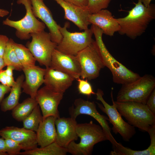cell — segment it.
<instances>
[{"label":"cell","instance_id":"6da1fadb","mask_svg":"<svg viewBox=\"0 0 155 155\" xmlns=\"http://www.w3.org/2000/svg\"><path fill=\"white\" fill-rule=\"evenodd\" d=\"M125 17L117 19L120 28L118 32L132 39L145 32L150 23L155 18V5L145 7L138 0Z\"/></svg>","mask_w":155,"mask_h":155},{"label":"cell","instance_id":"7a4b0ae2","mask_svg":"<svg viewBox=\"0 0 155 155\" xmlns=\"http://www.w3.org/2000/svg\"><path fill=\"white\" fill-rule=\"evenodd\" d=\"M95 38V42L105 66L111 71L113 82L122 85L133 82L139 78V74L129 69L115 59L110 53L102 38L103 32L97 26L91 27Z\"/></svg>","mask_w":155,"mask_h":155},{"label":"cell","instance_id":"3957f363","mask_svg":"<svg viewBox=\"0 0 155 155\" xmlns=\"http://www.w3.org/2000/svg\"><path fill=\"white\" fill-rule=\"evenodd\" d=\"M76 131L80 142H71L66 148L67 152L73 155H90L96 144L108 140L106 134L100 125L92 121L88 123L77 124Z\"/></svg>","mask_w":155,"mask_h":155},{"label":"cell","instance_id":"277c9868","mask_svg":"<svg viewBox=\"0 0 155 155\" xmlns=\"http://www.w3.org/2000/svg\"><path fill=\"white\" fill-rule=\"evenodd\" d=\"M115 102L121 116L134 127L148 132L155 126V115L146 104L133 101Z\"/></svg>","mask_w":155,"mask_h":155},{"label":"cell","instance_id":"5b68a950","mask_svg":"<svg viewBox=\"0 0 155 155\" xmlns=\"http://www.w3.org/2000/svg\"><path fill=\"white\" fill-rule=\"evenodd\" d=\"M155 87L154 77L145 74L133 82L122 85L117 95L116 101H133L146 104Z\"/></svg>","mask_w":155,"mask_h":155},{"label":"cell","instance_id":"8992f818","mask_svg":"<svg viewBox=\"0 0 155 155\" xmlns=\"http://www.w3.org/2000/svg\"><path fill=\"white\" fill-rule=\"evenodd\" d=\"M17 3L25 7L26 10L25 16L17 21L7 18L3 21V24L15 29L16 36L22 40L29 39L31 37V34L44 30L46 26L34 15L30 0H18Z\"/></svg>","mask_w":155,"mask_h":155},{"label":"cell","instance_id":"52a82bcc","mask_svg":"<svg viewBox=\"0 0 155 155\" xmlns=\"http://www.w3.org/2000/svg\"><path fill=\"white\" fill-rule=\"evenodd\" d=\"M69 26V23L67 22L63 27H60L62 38L56 49L65 54L76 56L94 41L92 38L93 32L91 28L81 32H70L67 29Z\"/></svg>","mask_w":155,"mask_h":155},{"label":"cell","instance_id":"ba28073f","mask_svg":"<svg viewBox=\"0 0 155 155\" xmlns=\"http://www.w3.org/2000/svg\"><path fill=\"white\" fill-rule=\"evenodd\" d=\"M96 99L102 104L98 103L100 109L108 116V120L113 125L112 128L115 134L119 133L124 140L128 142L136 133L135 127L125 122L117 110L113 97L112 91L111 96L113 104L110 105L104 99V93L100 89H98L96 93Z\"/></svg>","mask_w":155,"mask_h":155},{"label":"cell","instance_id":"9c48e42d","mask_svg":"<svg viewBox=\"0 0 155 155\" xmlns=\"http://www.w3.org/2000/svg\"><path fill=\"white\" fill-rule=\"evenodd\" d=\"M75 56L80 66L82 79L90 80L97 78L105 67L94 40Z\"/></svg>","mask_w":155,"mask_h":155},{"label":"cell","instance_id":"30bf717a","mask_svg":"<svg viewBox=\"0 0 155 155\" xmlns=\"http://www.w3.org/2000/svg\"><path fill=\"white\" fill-rule=\"evenodd\" d=\"M32 40L26 46L39 64L49 67L52 53L57 44L53 41L49 33L44 30L31 34Z\"/></svg>","mask_w":155,"mask_h":155},{"label":"cell","instance_id":"8fae6325","mask_svg":"<svg viewBox=\"0 0 155 155\" xmlns=\"http://www.w3.org/2000/svg\"><path fill=\"white\" fill-rule=\"evenodd\" d=\"M71 117L76 119L81 115H90L94 119L100 124L106 134L108 140L112 144L113 148L117 142L111 133V129L107 121L108 118L100 114L97 111L96 104L94 102L85 100L81 98L75 100L74 105L69 110Z\"/></svg>","mask_w":155,"mask_h":155},{"label":"cell","instance_id":"7c38bea8","mask_svg":"<svg viewBox=\"0 0 155 155\" xmlns=\"http://www.w3.org/2000/svg\"><path fill=\"white\" fill-rule=\"evenodd\" d=\"M63 93L56 92L46 86L38 89L35 98L41 111L43 119L53 116L60 117L58 106Z\"/></svg>","mask_w":155,"mask_h":155},{"label":"cell","instance_id":"4fadbf2b","mask_svg":"<svg viewBox=\"0 0 155 155\" xmlns=\"http://www.w3.org/2000/svg\"><path fill=\"white\" fill-rule=\"evenodd\" d=\"M49 67L69 74L76 80L80 77V66L76 56L65 54L56 49L52 53Z\"/></svg>","mask_w":155,"mask_h":155},{"label":"cell","instance_id":"5bb4252c","mask_svg":"<svg viewBox=\"0 0 155 155\" xmlns=\"http://www.w3.org/2000/svg\"><path fill=\"white\" fill-rule=\"evenodd\" d=\"M0 135L4 139L13 140L21 147L22 150L28 151L37 147L36 133L23 127L7 126L0 130Z\"/></svg>","mask_w":155,"mask_h":155},{"label":"cell","instance_id":"9a60e30c","mask_svg":"<svg viewBox=\"0 0 155 155\" xmlns=\"http://www.w3.org/2000/svg\"><path fill=\"white\" fill-rule=\"evenodd\" d=\"M33 13L36 17L40 19L47 27L52 40L57 44L62 36L60 31L61 27L54 19L51 12L43 0H30Z\"/></svg>","mask_w":155,"mask_h":155},{"label":"cell","instance_id":"2e32d148","mask_svg":"<svg viewBox=\"0 0 155 155\" xmlns=\"http://www.w3.org/2000/svg\"><path fill=\"white\" fill-rule=\"evenodd\" d=\"M77 124L76 119L71 117L56 118L55 142L61 147L66 148L71 142L77 140L78 137L76 131Z\"/></svg>","mask_w":155,"mask_h":155},{"label":"cell","instance_id":"e0dca14e","mask_svg":"<svg viewBox=\"0 0 155 155\" xmlns=\"http://www.w3.org/2000/svg\"><path fill=\"white\" fill-rule=\"evenodd\" d=\"M25 80L22 85V92L35 98L39 88L44 82L45 68L36 65L23 68Z\"/></svg>","mask_w":155,"mask_h":155},{"label":"cell","instance_id":"ac0fdd59","mask_svg":"<svg viewBox=\"0 0 155 155\" xmlns=\"http://www.w3.org/2000/svg\"><path fill=\"white\" fill-rule=\"evenodd\" d=\"M54 0L64 9L65 19L73 22L80 30L88 29L90 24L87 19L90 13L86 7L79 6L63 0Z\"/></svg>","mask_w":155,"mask_h":155},{"label":"cell","instance_id":"d6986e66","mask_svg":"<svg viewBox=\"0 0 155 155\" xmlns=\"http://www.w3.org/2000/svg\"><path fill=\"white\" fill-rule=\"evenodd\" d=\"M87 20L90 24L95 25L101 29L103 34L113 36L118 32L120 27L117 20L108 10L103 9L96 13L90 14Z\"/></svg>","mask_w":155,"mask_h":155},{"label":"cell","instance_id":"ffe728a7","mask_svg":"<svg viewBox=\"0 0 155 155\" xmlns=\"http://www.w3.org/2000/svg\"><path fill=\"white\" fill-rule=\"evenodd\" d=\"M75 80L72 76L50 67L45 68L44 83L56 92L64 93Z\"/></svg>","mask_w":155,"mask_h":155},{"label":"cell","instance_id":"44dd1931","mask_svg":"<svg viewBox=\"0 0 155 155\" xmlns=\"http://www.w3.org/2000/svg\"><path fill=\"white\" fill-rule=\"evenodd\" d=\"M56 118L50 116L43 119L40 123L36 132L38 145L40 147H44L55 141Z\"/></svg>","mask_w":155,"mask_h":155},{"label":"cell","instance_id":"7402d4cb","mask_svg":"<svg viewBox=\"0 0 155 155\" xmlns=\"http://www.w3.org/2000/svg\"><path fill=\"white\" fill-rule=\"evenodd\" d=\"M150 138L149 146L143 150H135L124 146L117 142L111 152V155H155V127L150 129L148 132Z\"/></svg>","mask_w":155,"mask_h":155},{"label":"cell","instance_id":"603a6c76","mask_svg":"<svg viewBox=\"0 0 155 155\" xmlns=\"http://www.w3.org/2000/svg\"><path fill=\"white\" fill-rule=\"evenodd\" d=\"M24 78L23 74L18 77L15 84L11 88L9 94L0 103L2 111L5 112L12 110L18 104L21 93L22 85Z\"/></svg>","mask_w":155,"mask_h":155},{"label":"cell","instance_id":"cb8c5ba5","mask_svg":"<svg viewBox=\"0 0 155 155\" xmlns=\"http://www.w3.org/2000/svg\"><path fill=\"white\" fill-rule=\"evenodd\" d=\"M38 105L35 98L31 97L25 99L18 104L12 110L13 117L18 122L22 121L32 112Z\"/></svg>","mask_w":155,"mask_h":155},{"label":"cell","instance_id":"d4e9b609","mask_svg":"<svg viewBox=\"0 0 155 155\" xmlns=\"http://www.w3.org/2000/svg\"><path fill=\"white\" fill-rule=\"evenodd\" d=\"M67 153V148L58 145L55 142L45 146L37 147L31 150L20 152L21 155H65Z\"/></svg>","mask_w":155,"mask_h":155},{"label":"cell","instance_id":"484cf974","mask_svg":"<svg viewBox=\"0 0 155 155\" xmlns=\"http://www.w3.org/2000/svg\"><path fill=\"white\" fill-rule=\"evenodd\" d=\"M13 46L17 56L23 68L36 65V59L27 47L23 44L13 42Z\"/></svg>","mask_w":155,"mask_h":155},{"label":"cell","instance_id":"4316f807","mask_svg":"<svg viewBox=\"0 0 155 155\" xmlns=\"http://www.w3.org/2000/svg\"><path fill=\"white\" fill-rule=\"evenodd\" d=\"M13 40L9 39L7 44L3 57L5 66H12L14 70H22L23 66L19 60L13 46Z\"/></svg>","mask_w":155,"mask_h":155},{"label":"cell","instance_id":"83f0119b","mask_svg":"<svg viewBox=\"0 0 155 155\" xmlns=\"http://www.w3.org/2000/svg\"><path fill=\"white\" fill-rule=\"evenodd\" d=\"M43 120V117L38 104L30 114L22 121L23 127L36 132Z\"/></svg>","mask_w":155,"mask_h":155},{"label":"cell","instance_id":"f1b7e54d","mask_svg":"<svg viewBox=\"0 0 155 155\" xmlns=\"http://www.w3.org/2000/svg\"><path fill=\"white\" fill-rule=\"evenodd\" d=\"M111 0H87L86 7L90 14L96 12L108 6Z\"/></svg>","mask_w":155,"mask_h":155},{"label":"cell","instance_id":"f546056e","mask_svg":"<svg viewBox=\"0 0 155 155\" xmlns=\"http://www.w3.org/2000/svg\"><path fill=\"white\" fill-rule=\"evenodd\" d=\"M76 80L78 82V90L80 94L88 96L96 94L87 80L79 78Z\"/></svg>","mask_w":155,"mask_h":155},{"label":"cell","instance_id":"4dcf8cb0","mask_svg":"<svg viewBox=\"0 0 155 155\" xmlns=\"http://www.w3.org/2000/svg\"><path fill=\"white\" fill-rule=\"evenodd\" d=\"M6 152L8 155H18L22 150L21 146L14 140L9 139H5Z\"/></svg>","mask_w":155,"mask_h":155},{"label":"cell","instance_id":"1f68e13d","mask_svg":"<svg viewBox=\"0 0 155 155\" xmlns=\"http://www.w3.org/2000/svg\"><path fill=\"white\" fill-rule=\"evenodd\" d=\"M146 104L150 110L155 115V89L148 97Z\"/></svg>","mask_w":155,"mask_h":155},{"label":"cell","instance_id":"d6a6232c","mask_svg":"<svg viewBox=\"0 0 155 155\" xmlns=\"http://www.w3.org/2000/svg\"><path fill=\"white\" fill-rule=\"evenodd\" d=\"M9 40V39L7 36L0 34V57L3 58Z\"/></svg>","mask_w":155,"mask_h":155},{"label":"cell","instance_id":"836d02e7","mask_svg":"<svg viewBox=\"0 0 155 155\" xmlns=\"http://www.w3.org/2000/svg\"><path fill=\"white\" fill-rule=\"evenodd\" d=\"M11 88L0 84V104L3 100L5 94L10 92Z\"/></svg>","mask_w":155,"mask_h":155},{"label":"cell","instance_id":"e575fe53","mask_svg":"<svg viewBox=\"0 0 155 155\" xmlns=\"http://www.w3.org/2000/svg\"><path fill=\"white\" fill-rule=\"evenodd\" d=\"M77 6L82 7H86L87 5V0H63Z\"/></svg>","mask_w":155,"mask_h":155},{"label":"cell","instance_id":"d590c367","mask_svg":"<svg viewBox=\"0 0 155 155\" xmlns=\"http://www.w3.org/2000/svg\"><path fill=\"white\" fill-rule=\"evenodd\" d=\"M0 155H8L6 151L5 140L2 137L0 138Z\"/></svg>","mask_w":155,"mask_h":155},{"label":"cell","instance_id":"8d00e7d4","mask_svg":"<svg viewBox=\"0 0 155 155\" xmlns=\"http://www.w3.org/2000/svg\"><path fill=\"white\" fill-rule=\"evenodd\" d=\"M7 75L5 70L1 69L0 71V82L2 84L7 86Z\"/></svg>","mask_w":155,"mask_h":155},{"label":"cell","instance_id":"74e56055","mask_svg":"<svg viewBox=\"0 0 155 155\" xmlns=\"http://www.w3.org/2000/svg\"><path fill=\"white\" fill-rule=\"evenodd\" d=\"M14 70V69L12 66L8 65L7 66V68L5 71L7 75L13 76V71Z\"/></svg>","mask_w":155,"mask_h":155},{"label":"cell","instance_id":"f35d334b","mask_svg":"<svg viewBox=\"0 0 155 155\" xmlns=\"http://www.w3.org/2000/svg\"><path fill=\"white\" fill-rule=\"evenodd\" d=\"M9 12L7 10L0 8V17H3L7 15Z\"/></svg>","mask_w":155,"mask_h":155},{"label":"cell","instance_id":"ab89813d","mask_svg":"<svg viewBox=\"0 0 155 155\" xmlns=\"http://www.w3.org/2000/svg\"><path fill=\"white\" fill-rule=\"evenodd\" d=\"M140 0L146 7H148L150 4L152 0Z\"/></svg>","mask_w":155,"mask_h":155},{"label":"cell","instance_id":"60d3db41","mask_svg":"<svg viewBox=\"0 0 155 155\" xmlns=\"http://www.w3.org/2000/svg\"><path fill=\"white\" fill-rule=\"evenodd\" d=\"M5 66L3 58L0 57V71Z\"/></svg>","mask_w":155,"mask_h":155}]
</instances>
